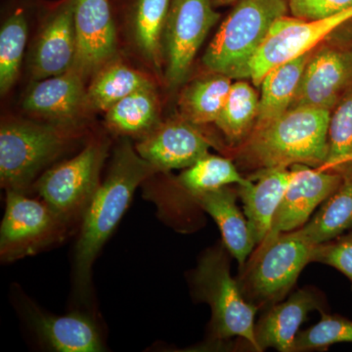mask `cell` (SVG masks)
<instances>
[{
	"mask_svg": "<svg viewBox=\"0 0 352 352\" xmlns=\"http://www.w3.org/2000/svg\"><path fill=\"white\" fill-rule=\"evenodd\" d=\"M156 173L127 139L116 148L107 178L99 185L83 214L76 241L74 274L82 298L89 293L94 261L124 217L134 192Z\"/></svg>",
	"mask_w": 352,
	"mask_h": 352,
	"instance_id": "obj_1",
	"label": "cell"
},
{
	"mask_svg": "<svg viewBox=\"0 0 352 352\" xmlns=\"http://www.w3.org/2000/svg\"><path fill=\"white\" fill-rule=\"evenodd\" d=\"M331 112L325 109L296 107L252 129L236 149L245 170L291 168L296 164L320 168L329 152Z\"/></svg>",
	"mask_w": 352,
	"mask_h": 352,
	"instance_id": "obj_2",
	"label": "cell"
},
{
	"mask_svg": "<svg viewBox=\"0 0 352 352\" xmlns=\"http://www.w3.org/2000/svg\"><path fill=\"white\" fill-rule=\"evenodd\" d=\"M230 256L223 242L201 254L190 277L192 295L212 309L208 328L210 346H223L232 338H238L247 351H254V317L258 309L245 300L237 280L231 276Z\"/></svg>",
	"mask_w": 352,
	"mask_h": 352,
	"instance_id": "obj_3",
	"label": "cell"
},
{
	"mask_svg": "<svg viewBox=\"0 0 352 352\" xmlns=\"http://www.w3.org/2000/svg\"><path fill=\"white\" fill-rule=\"evenodd\" d=\"M314 245L300 229L266 237L239 266L236 280L245 300L258 311L284 300L311 263Z\"/></svg>",
	"mask_w": 352,
	"mask_h": 352,
	"instance_id": "obj_4",
	"label": "cell"
},
{
	"mask_svg": "<svg viewBox=\"0 0 352 352\" xmlns=\"http://www.w3.org/2000/svg\"><path fill=\"white\" fill-rule=\"evenodd\" d=\"M80 133L76 126L6 120L0 129L2 188L27 194L39 173L63 155Z\"/></svg>",
	"mask_w": 352,
	"mask_h": 352,
	"instance_id": "obj_5",
	"label": "cell"
},
{
	"mask_svg": "<svg viewBox=\"0 0 352 352\" xmlns=\"http://www.w3.org/2000/svg\"><path fill=\"white\" fill-rule=\"evenodd\" d=\"M288 12L287 0H239L204 54L206 68L231 80L248 78L250 63L271 28Z\"/></svg>",
	"mask_w": 352,
	"mask_h": 352,
	"instance_id": "obj_6",
	"label": "cell"
},
{
	"mask_svg": "<svg viewBox=\"0 0 352 352\" xmlns=\"http://www.w3.org/2000/svg\"><path fill=\"white\" fill-rule=\"evenodd\" d=\"M108 148L107 141H92L76 156L44 171L34 182V189L43 201L72 227L82 221L100 185Z\"/></svg>",
	"mask_w": 352,
	"mask_h": 352,
	"instance_id": "obj_7",
	"label": "cell"
},
{
	"mask_svg": "<svg viewBox=\"0 0 352 352\" xmlns=\"http://www.w3.org/2000/svg\"><path fill=\"white\" fill-rule=\"evenodd\" d=\"M6 206L0 227V258L13 263L34 256L68 237L73 227L43 201L22 192L6 190Z\"/></svg>",
	"mask_w": 352,
	"mask_h": 352,
	"instance_id": "obj_8",
	"label": "cell"
},
{
	"mask_svg": "<svg viewBox=\"0 0 352 352\" xmlns=\"http://www.w3.org/2000/svg\"><path fill=\"white\" fill-rule=\"evenodd\" d=\"M219 18L212 0H171L164 36L166 82L170 87L184 82L201 44Z\"/></svg>",
	"mask_w": 352,
	"mask_h": 352,
	"instance_id": "obj_9",
	"label": "cell"
},
{
	"mask_svg": "<svg viewBox=\"0 0 352 352\" xmlns=\"http://www.w3.org/2000/svg\"><path fill=\"white\" fill-rule=\"evenodd\" d=\"M352 22V8L326 19L307 21L295 17L280 18L252 58L248 78L256 85L271 69L314 50L322 41L342 25Z\"/></svg>",
	"mask_w": 352,
	"mask_h": 352,
	"instance_id": "obj_10",
	"label": "cell"
},
{
	"mask_svg": "<svg viewBox=\"0 0 352 352\" xmlns=\"http://www.w3.org/2000/svg\"><path fill=\"white\" fill-rule=\"evenodd\" d=\"M352 87V41L327 44L312 51L292 108L332 111Z\"/></svg>",
	"mask_w": 352,
	"mask_h": 352,
	"instance_id": "obj_11",
	"label": "cell"
},
{
	"mask_svg": "<svg viewBox=\"0 0 352 352\" xmlns=\"http://www.w3.org/2000/svg\"><path fill=\"white\" fill-rule=\"evenodd\" d=\"M214 145L199 126L182 118L160 122L140 139L135 150L159 173L189 168Z\"/></svg>",
	"mask_w": 352,
	"mask_h": 352,
	"instance_id": "obj_12",
	"label": "cell"
},
{
	"mask_svg": "<svg viewBox=\"0 0 352 352\" xmlns=\"http://www.w3.org/2000/svg\"><path fill=\"white\" fill-rule=\"evenodd\" d=\"M291 170L293 173L291 182L275 212L266 237L296 230L307 224L315 208L327 200L342 182V175L335 170L303 164L291 166Z\"/></svg>",
	"mask_w": 352,
	"mask_h": 352,
	"instance_id": "obj_13",
	"label": "cell"
},
{
	"mask_svg": "<svg viewBox=\"0 0 352 352\" xmlns=\"http://www.w3.org/2000/svg\"><path fill=\"white\" fill-rule=\"evenodd\" d=\"M76 57L73 69L83 78L113 61L117 32L109 0H76Z\"/></svg>",
	"mask_w": 352,
	"mask_h": 352,
	"instance_id": "obj_14",
	"label": "cell"
},
{
	"mask_svg": "<svg viewBox=\"0 0 352 352\" xmlns=\"http://www.w3.org/2000/svg\"><path fill=\"white\" fill-rule=\"evenodd\" d=\"M326 296L318 289L307 286L298 289L288 298L263 311L254 325L256 351L275 349L294 352L295 339L300 325L312 311H327Z\"/></svg>",
	"mask_w": 352,
	"mask_h": 352,
	"instance_id": "obj_15",
	"label": "cell"
},
{
	"mask_svg": "<svg viewBox=\"0 0 352 352\" xmlns=\"http://www.w3.org/2000/svg\"><path fill=\"white\" fill-rule=\"evenodd\" d=\"M76 0H64L54 9L39 32L31 58L36 80L59 76L73 69L76 57Z\"/></svg>",
	"mask_w": 352,
	"mask_h": 352,
	"instance_id": "obj_16",
	"label": "cell"
},
{
	"mask_svg": "<svg viewBox=\"0 0 352 352\" xmlns=\"http://www.w3.org/2000/svg\"><path fill=\"white\" fill-rule=\"evenodd\" d=\"M82 78L75 69L38 80L23 101V108L34 117L61 126H76L83 109L88 107Z\"/></svg>",
	"mask_w": 352,
	"mask_h": 352,
	"instance_id": "obj_17",
	"label": "cell"
},
{
	"mask_svg": "<svg viewBox=\"0 0 352 352\" xmlns=\"http://www.w3.org/2000/svg\"><path fill=\"white\" fill-rule=\"evenodd\" d=\"M291 168H263L248 176L249 182L237 185L238 195L256 245L267 236L285 192L292 179Z\"/></svg>",
	"mask_w": 352,
	"mask_h": 352,
	"instance_id": "obj_18",
	"label": "cell"
},
{
	"mask_svg": "<svg viewBox=\"0 0 352 352\" xmlns=\"http://www.w3.org/2000/svg\"><path fill=\"white\" fill-rule=\"evenodd\" d=\"M25 311L39 340L51 351L99 352L105 349L96 324L87 314L74 311L55 316L28 305Z\"/></svg>",
	"mask_w": 352,
	"mask_h": 352,
	"instance_id": "obj_19",
	"label": "cell"
},
{
	"mask_svg": "<svg viewBox=\"0 0 352 352\" xmlns=\"http://www.w3.org/2000/svg\"><path fill=\"white\" fill-rule=\"evenodd\" d=\"M237 185L201 192L190 198V203L214 219L227 250L243 265L256 247L247 217L237 205Z\"/></svg>",
	"mask_w": 352,
	"mask_h": 352,
	"instance_id": "obj_20",
	"label": "cell"
},
{
	"mask_svg": "<svg viewBox=\"0 0 352 352\" xmlns=\"http://www.w3.org/2000/svg\"><path fill=\"white\" fill-rule=\"evenodd\" d=\"M331 170L342 175L340 186L314 217L298 228L312 245L328 242L352 230V160Z\"/></svg>",
	"mask_w": 352,
	"mask_h": 352,
	"instance_id": "obj_21",
	"label": "cell"
},
{
	"mask_svg": "<svg viewBox=\"0 0 352 352\" xmlns=\"http://www.w3.org/2000/svg\"><path fill=\"white\" fill-rule=\"evenodd\" d=\"M312 51L280 65L264 76L261 83L258 119L254 129L265 126L289 110Z\"/></svg>",
	"mask_w": 352,
	"mask_h": 352,
	"instance_id": "obj_22",
	"label": "cell"
},
{
	"mask_svg": "<svg viewBox=\"0 0 352 352\" xmlns=\"http://www.w3.org/2000/svg\"><path fill=\"white\" fill-rule=\"evenodd\" d=\"M231 80L214 73L190 83L179 99L182 119L199 126L214 124L228 97Z\"/></svg>",
	"mask_w": 352,
	"mask_h": 352,
	"instance_id": "obj_23",
	"label": "cell"
},
{
	"mask_svg": "<svg viewBox=\"0 0 352 352\" xmlns=\"http://www.w3.org/2000/svg\"><path fill=\"white\" fill-rule=\"evenodd\" d=\"M109 129L122 135L145 136L160 124L154 85L133 92L106 111Z\"/></svg>",
	"mask_w": 352,
	"mask_h": 352,
	"instance_id": "obj_24",
	"label": "cell"
},
{
	"mask_svg": "<svg viewBox=\"0 0 352 352\" xmlns=\"http://www.w3.org/2000/svg\"><path fill=\"white\" fill-rule=\"evenodd\" d=\"M171 0H136L132 9V32L143 57L159 69L163 63L164 36Z\"/></svg>",
	"mask_w": 352,
	"mask_h": 352,
	"instance_id": "obj_25",
	"label": "cell"
},
{
	"mask_svg": "<svg viewBox=\"0 0 352 352\" xmlns=\"http://www.w3.org/2000/svg\"><path fill=\"white\" fill-rule=\"evenodd\" d=\"M258 95L250 83L232 82L226 104L214 122L231 147L237 148L250 135L258 119Z\"/></svg>",
	"mask_w": 352,
	"mask_h": 352,
	"instance_id": "obj_26",
	"label": "cell"
},
{
	"mask_svg": "<svg viewBox=\"0 0 352 352\" xmlns=\"http://www.w3.org/2000/svg\"><path fill=\"white\" fill-rule=\"evenodd\" d=\"M153 85L151 80L140 72L124 64L111 62L95 74L88 87V107L106 112L124 97Z\"/></svg>",
	"mask_w": 352,
	"mask_h": 352,
	"instance_id": "obj_27",
	"label": "cell"
},
{
	"mask_svg": "<svg viewBox=\"0 0 352 352\" xmlns=\"http://www.w3.org/2000/svg\"><path fill=\"white\" fill-rule=\"evenodd\" d=\"M248 182L249 178L241 175L232 160L214 156L210 153L185 168L177 178L178 187L184 192L188 201L192 196L201 192L228 185H245Z\"/></svg>",
	"mask_w": 352,
	"mask_h": 352,
	"instance_id": "obj_28",
	"label": "cell"
},
{
	"mask_svg": "<svg viewBox=\"0 0 352 352\" xmlns=\"http://www.w3.org/2000/svg\"><path fill=\"white\" fill-rule=\"evenodd\" d=\"M27 15L17 9L3 23L0 31V91L6 94L17 80L27 44Z\"/></svg>",
	"mask_w": 352,
	"mask_h": 352,
	"instance_id": "obj_29",
	"label": "cell"
},
{
	"mask_svg": "<svg viewBox=\"0 0 352 352\" xmlns=\"http://www.w3.org/2000/svg\"><path fill=\"white\" fill-rule=\"evenodd\" d=\"M328 138V157L320 168L331 170L352 160V87L331 112Z\"/></svg>",
	"mask_w": 352,
	"mask_h": 352,
	"instance_id": "obj_30",
	"label": "cell"
},
{
	"mask_svg": "<svg viewBox=\"0 0 352 352\" xmlns=\"http://www.w3.org/2000/svg\"><path fill=\"white\" fill-rule=\"evenodd\" d=\"M340 342H352V320L328 311L322 312L318 323L298 333L294 352L325 351Z\"/></svg>",
	"mask_w": 352,
	"mask_h": 352,
	"instance_id": "obj_31",
	"label": "cell"
},
{
	"mask_svg": "<svg viewBox=\"0 0 352 352\" xmlns=\"http://www.w3.org/2000/svg\"><path fill=\"white\" fill-rule=\"evenodd\" d=\"M311 263L336 268L349 278L352 284V230L328 242L315 245Z\"/></svg>",
	"mask_w": 352,
	"mask_h": 352,
	"instance_id": "obj_32",
	"label": "cell"
},
{
	"mask_svg": "<svg viewBox=\"0 0 352 352\" xmlns=\"http://www.w3.org/2000/svg\"><path fill=\"white\" fill-rule=\"evenodd\" d=\"M288 2L292 16L307 21L326 19L352 8V0H288Z\"/></svg>",
	"mask_w": 352,
	"mask_h": 352,
	"instance_id": "obj_33",
	"label": "cell"
},
{
	"mask_svg": "<svg viewBox=\"0 0 352 352\" xmlns=\"http://www.w3.org/2000/svg\"><path fill=\"white\" fill-rule=\"evenodd\" d=\"M212 1L214 6H226L237 3L239 0H212Z\"/></svg>",
	"mask_w": 352,
	"mask_h": 352,
	"instance_id": "obj_34",
	"label": "cell"
}]
</instances>
